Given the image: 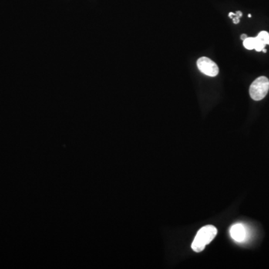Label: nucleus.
Here are the masks:
<instances>
[{
	"instance_id": "nucleus-10",
	"label": "nucleus",
	"mask_w": 269,
	"mask_h": 269,
	"mask_svg": "<svg viewBox=\"0 0 269 269\" xmlns=\"http://www.w3.org/2000/svg\"><path fill=\"white\" fill-rule=\"evenodd\" d=\"M263 52H265V53H266V52H267V50H266V48H264V49H263Z\"/></svg>"
},
{
	"instance_id": "nucleus-3",
	"label": "nucleus",
	"mask_w": 269,
	"mask_h": 269,
	"mask_svg": "<svg viewBox=\"0 0 269 269\" xmlns=\"http://www.w3.org/2000/svg\"><path fill=\"white\" fill-rule=\"evenodd\" d=\"M197 65L200 72L206 74L207 76L214 77L219 74V67L209 58L201 57V58H199L197 60Z\"/></svg>"
},
{
	"instance_id": "nucleus-9",
	"label": "nucleus",
	"mask_w": 269,
	"mask_h": 269,
	"mask_svg": "<svg viewBox=\"0 0 269 269\" xmlns=\"http://www.w3.org/2000/svg\"><path fill=\"white\" fill-rule=\"evenodd\" d=\"M247 38V35H245V34H243V35H241V39L243 40V41H244V40H245Z\"/></svg>"
},
{
	"instance_id": "nucleus-8",
	"label": "nucleus",
	"mask_w": 269,
	"mask_h": 269,
	"mask_svg": "<svg viewBox=\"0 0 269 269\" xmlns=\"http://www.w3.org/2000/svg\"><path fill=\"white\" fill-rule=\"evenodd\" d=\"M243 16V13L241 12V11H237L236 12V14H235V16L233 17V23H234L235 24H238L239 23V21H240V18Z\"/></svg>"
},
{
	"instance_id": "nucleus-4",
	"label": "nucleus",
	"mask_w": 269,
	"mask_h": 269,
	"mask_svg": "<svg viewBox=\"0 0 269 269\" xmlns=\"http://www.w3.org/2000/svg\"><path fill=\"white\" fill-rule=\"evenodd\" d=\"M230 233L232 239L237 243H243L245 241L247 236V229L243 223H236L232 226Z\"/></svg>"
},
{
	"instance_id": "nucleus-2",
	"label": "nucleus",
	"mask_w": 269,
	"mask_h": 269,
	"mask_svg": "<svg viewBox=\"0 0 269 269\" xmlns=\"http://www.w3.org/2000/svg\"><path fill=\"white\" fill-rule=\"evenodd\" d=\"M269 91V79L266 76H260L250 85V96L256 101L261 100Z\"/></svg>"
},
{
	"instance_id": "nucleus-7",
	"label": "nucleus",
	"mask_w": 269,
	"mask_h": 269,
	"mask_svg": "<svg viewBox=\"0 0 269 269\" xmlns=\"http://www.w3.org/2000/svg\"><path fill=\"white\" fill-rule=\"evenodd\" d=\"M258 36L264 41L265 44L269 45V33L266 31H262L259 33Z\"/></svg>"
},
{
	"instance_id": "nucleus-1",
	"label": "nucleus",
	"mask_w": 269,
	"mask_h": 269,
	"mask_svg": "<svg viewBox=\"0 0 269 269\" xmlns=\"http://www.w3.org/2000/svg\"><path fill=\"white\" fill-rule=\"evenodd\" d=\"M217 233V229L214 226L206 225L202 227L194 239L192 244V250L197 253L203 251L206 246L216 238Z\"/></svg>"
},
{
	"instance_id": "nucleus-6",
	"label": "nucleus",
	"mask_w": 269,
	"mask_h": 269,
	"mask_svg": "<svg viewBox=\"0 0 269 269\" xmlns=\"http://www.w3.org/2000/svg\"><path fill=\"white\" fill-rule=\"evenodd\" d=\"M243 45L246 49H249V50L254 49V38L247 37L245 40L243 41Z\"/></svg>"
},
{
	"instance_id": "nucleus-5",
	"label": "nucleus",
	"mask_w": 269,
	"mask_h": 269,
	"mask_svg": "<svg viewBox=\"0 0 269 269\" xmlns=\"http://www.w3.org/2000/svg\"><path fill=\"white\" fill-rule=\"evenodd\" d=\"M266 45V44H265L264 41L258 35L254 38V49L257 52H261L264 49Z\"/></svg>"
},
{
	"instance_id": "nucleus-11",
	"label": "nucleus",
	"mask_w": 269,
	"mask_h": 269,
	"mask_svg": "<svg viewBox=\"0 0 269 269\" xmlns=\"http://www.w3.org/2000/svg\"><path fill=\"white\" fill-rule=\"evenodd\" d=\"M248 18H251V14H248Z\"/></svg>"
}]
</instances>
